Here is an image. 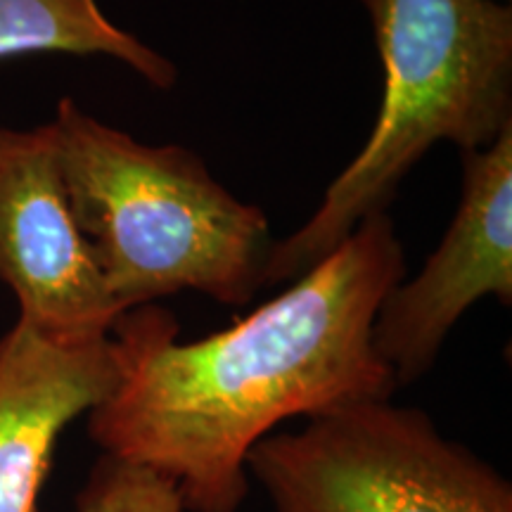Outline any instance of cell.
<instances>
[{
	"mask_svg": "<svg viewBox=\"0 0 512 512\" xmlns=\"http://www.w3.org/2000/svg\"><path fill=\"white\" fill-rule=\"evenodd\" d=\"M403 273L382 211L228 330L178 342L166 309L121 313L110 332L119 380L88 413L91 439L105 456L171 479L183 510L238 512L249 451L280 422L392 399L399 384L373 325Z\"/></svg>",
	"mask_w": 512,
	"mask_h": 512,
	"instance_id": "obj_1",
	"label": "cell"
},
{
	"mask_svg": "<svg viewBox=\"0 0 512 512\" xmlns=\"http://www.w3.org/2000/svg\"><path fill=\"white\" fill-rule=\"evenodd\" d=\"M50 124L76 226L121 311L181 290L240 306L266 287V214L230 195L195 152L138 143L72 98Z\"/></svg>",
	"mask_w": 512,
	"mask_h": 512,
	"instance_id": "obj_2",
	"label": "cell"
},
{
	"mask_svg": "<svg viewBox=\"0 0 512 512\" xmlns=\"http://www.w3.org/2000/svg\"><path fill=\"white\" fill-rule=\"evenodd\" d=\"M384 69L368 143L320 207L275 242L266 285L297 280L392 204L403 176L441 140L460 152L512 126V8L501 0H361Z\"/></svg>",
	"mask_w": 512,
	"mask_h": 512,
	"instance_id": "obj_3",
	"label": "cell"
},
{
	"mask_svg": "<svg viewBox=\"0 0 512 512\" xmlns=\"http://www.w3.org/2000/svg\"><path fill=\"white\" fill-rule=\"evenodd\" d=\"M275 512H512L494 465L418 408L366 401L268 434L247 456Z\"/></svg>",
	"mask_w": 512,
	"mask_h": 512,
	"instance_id": "obj_4",
	"label": "cell"
},
{
	"mask_svg": "<svg viewBox=\"0 0 512 512\" xmlns=\"http://www.w3.org/2000/svg\"><path fill=\"white\" fill-rule=\"evenodd\" d=\"M0 283L48 337H110L124 313L76 226L53 124L0 126Z\"/></svg>",
	"mask_w": 512,
	"mask_h": 512,
	"instance_id": "obj_5",
	"label": "cell"
},
{
	"mask_svg": "<svg viewBox=\"0 0 512 512\" xmlns=\"http://www.w3.org/2000/svg\"><path fill=\"white\" fill-rule=\"evenodd\" d=\"M460 162V204L444 240L411 283L387 294L373 325V347L399 387L430 373L472 304L512 302V126Z\"/></svg>",
	"mask_w": 512,
	"mask_h": 512,
	"instance_id": "obj_6",
	"label": "cell"
},
{
	"mask_svg": "<svg viewBox=\"0 0 512 512\" xmlns=\"http://www.w3.org/2000/svg\"><path fill=\"white\" fill-rule=\"evenodd\" d=\"M117 380L112 337L57 339L24 320L0 337V512H36L57 437Z\"/></svg>",
	"mask_w": 512,
	"mask_h": 512,
	"instance_id": "obj_7",
	"label": "cell"
},
{
	"mask_svg": "<svg viewBox=\"0 0 512 512\" xmlns=\"http://www.w3.org/2000/svg\"><path fill=\"white\" fill-rule=\"evenodd\" d=\"M46 53L112 57L159 91L178 79L174 62L117 27L98 0H0V60Z\"/></svg>",
	"mask_w": 512,
	"mask_h": 512,
	"instance_id": "obj_8",
	"label": "cell"
},
{
	"mask_svg": "<svg viewBox=\"0 0 512 512\" xmlns=\"http://www.w3.org/2000/svg\"><path fill=\"white\" fill-rule=\"evenodd\" d=\"M76 512H185L176 484L145 467L102 456L83 486Z\"/></svg>",
	"mask_w": 512,
	"mask_h": 512,
	"instance_id": "obj_9",
	"label": "cell"
}]
</instances>
